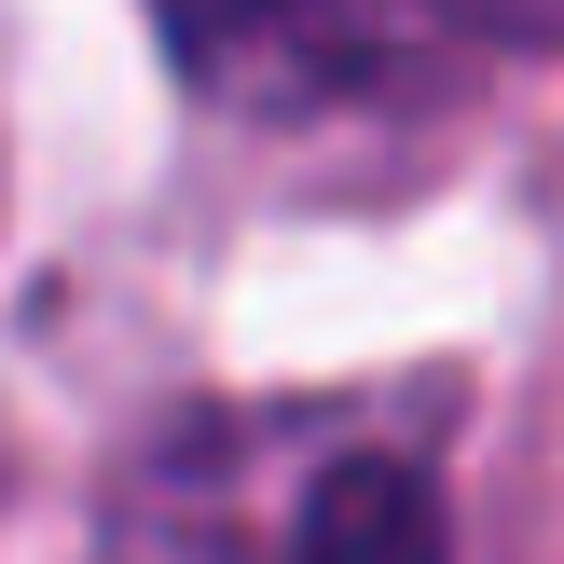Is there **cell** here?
<instances>
[{
    "instance_id": "2",
    "label": "cell",
    "mask_w": 564,
    "mask_h": 564,
    "mask_svg": "<svg viewBox=\"0 0 564 564\" xmlns=\"http://www.w3.org/2000/svg\"><path fill=\"white\" fill-rule=\"evenodd\" d=\"M290 564H441V510L400 455H358L303 496V551Z\"/></svg>"
},
{
    "instance_id": "3",
    "label": "cell",
    "mask_w": 564,
    "mask_h": 564,
    "mask_svg": "<svg viewBox=\"0 0 564 564\" xmlns=\"http://www.w3.org/2000/svg\"><path fill=\"white\" fill-rule=\"evenodd\" d=\"M441 14L496 28V42H564V0H441Z\"/></svg>"
},
{
    "instance_id": "1",
    "label": "cell",
    "mask_w": 564,
    "mask_h": 564,
    "mask_svg": "<svg viewBox=\"0 0 564 564\" xmlns=\"http://www.w3.org/2000/svg\"><path fill=\"white\" fill-rule=\"evenodd\" d=\"M152 14L180 42V69L220 83V97H317V83H358L400 42L413 0H152Z\"/></svg>"
}]
</instances>
